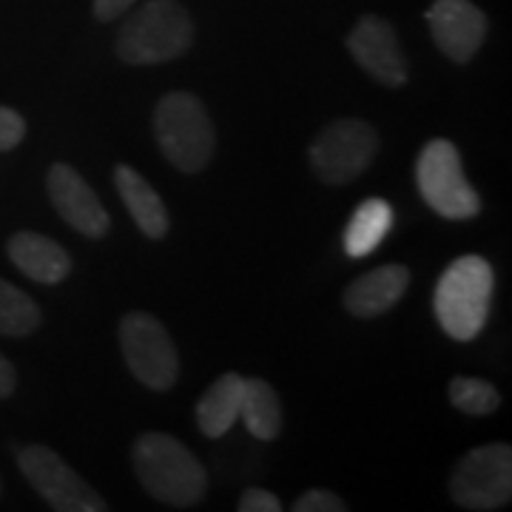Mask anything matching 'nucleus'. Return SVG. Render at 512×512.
I'll list each match as a JSON object with an SVG mask.
<instances>
[{
  "label": "nucleus",
  "mask_w": 512,
  "mask_h": 512,
  "mask_svg": "<svg viewBox=\"0 0 512 512\" xmlns=\"http://www.w3.org/2000/svg\"><path fill=\"white\" fill-rule=\"evenodd\" d=\"M134 473L154 501L191 510L208 493L200 458L168 433H146L134 444Z\"/></svg>",
  "instance_id": "obj_1"
},
{
  "label": "nucleus",
  "mask_w": 512,
  "mask_h": 512,
  "mask_svg": "<svg viewBox=\"0 0 512 512\" xmlns=\"http://www.w3.org/2000/svg\"><path fill=\"white\" fill-rule=\"evenodd\" d=\"M493 291V265L484 256H458L441 274L433 296L441 330L456 342H473L487 325Z\"/></svg>",
  "instance_id": "obj_2"
},
{
  "label": "nucleus",
  "mask_w": 512,
  "mask_h": 512,
  "mask_svg": "<svg viewBox=\"0 0 512 512\" xmlns=\"http://www.w3.org/2000/svg\"><path fill=\"white\" fill-rule=\"evenodd\" d=\"M194 43V20L180 0H148L120 26L117 57L128 66H157L183 57Z\"/></svg>",
  "instance_id": "obj_3"
},
{
  "label": "nucleus",
  "mask_w": 512,
  "mask_h": 512,
  "mask_svg": "<svg viewBox=\"0 0 512 512\" xmlns=\"http://www.w3.org/2000/svg\"><path fill=\"white\" fill-rule=\"evenodd\" d=\"M154 137L165 160L183 174H197L211 163L217 134L200 97L171 92L154 109Z\"/></svg>",
  "instance_id": "obj_4"
},
{
  "label": "nucleus",
  "mask_w": 512,
  "mask_h": 512,
  "mask_svg": "<svg viewBox=\"0 0 512 512\" xmlns=\"http://www.w3.org/2000/svg\"><path fill=\"white\" fill-rule=\"evenodd\" d=\"M416 183L424 202L444 220H473L481 214V197L470 185L461 154L450 140H430L416 163Z\"/></svg>",
  "instance_id": "obj_5"
},
{
  "label": "nucleus",
  "mask_w": 512,
  "mask_h": 512,
  "mask_svg": "<svg viewBox=\"0 0 512 512\" xmlns=\"http://www.w3.org/2000/svg\"><path fill=\"white\" fill-rule=\"evenodd\" d=\"M376 151H379V131L359 117H345L330 123L313 140L308 160L313 174L322 183L348 185L370 168Z\"/></svg>",
  "instance_id": "obj_6"
},
{
  "label": "nucleus",
  "mask_w": 512,
  "mask_h": 512,
  "mask_svg": "<svg viewBox=\"0 0 512 512\" xmlns=\"http://www.w3.org/2000/svg\"><path fill=\"white\" fill-rule=\"evenodd\" d=\"M120 348L131 376L148 390H171L180 376V356L168 330L151 313L134 311L120 322Z\"/></svg>",
  "instance_id": "obj_7"
},
{
  "label": "nucleus",
  "mask_w": 512,
  "mask_h": 512,
  "mask_svg": "<svg viewBox=\"0 0 512 512\" xmlns=\"http://www.w3.org/2000/svg\"><path fill=\"white\" fill-rule=\"evenodd\" d=\"M450 495L458 507L473 512L501 510L512 495L510 444H484L461 458L450 478Z\"/></svg>",
  "instance_id": "obj_8"
},
{
  "label": "nucleus",
  "mask_w": 512,
  "mask_h": 512,
  "mask_svg": "<svg viewBox=\"0 0 512 512\" xmlns=\"http://www.w3.org/2000/svg\"><path fill=\"white\" fill-rule=\"evenodd\" d=\"M18 470L35 493L57 512H106L109 504L46 444L18 450Z\"/></svg>",
  "instance_id": "obj_9"
},
{
  "label": "nucleus",
  "mask_w": 512,
  "mask_h": 512,
  "mask_svg": "<svg viewBox=\"0 0 512 512\" xmlns=\"http://www.w3.org/2000/svg\"><path fill=\"white\" fill-rule=\"evenodd\" d=\"M46 191H49V200L60 214V220L74 228L77 234L92 239H103L109 234V211L103 208V202L92 191V185L86 183L72 165H52L46 174Z\"/></svg>",
  "instance_id": "obj_10"
},
{
  "label": "nucleus",
  "mask_w": 512,
  "mask_h": 512,
  "mask_svg": "<svg viewBox=\"0 0 512 512\" xmlns=\"http://www.w3.org/2000/svg\"><path fill=\"white\" fill-rule=\"evenodd\" d=\"M348 52L373 80L382 86H404L407 83V57L393 26L379 15H365L348 35Z\"/></svg>",
  "instance_id": "obj_11"
},
{
  "label": "nucleus",
  "mask_w": 512,
  "mask_h": 512,
  "mask_svg": "<svg viewBox=\"0 0 512 512\" xmlns=\"http://www.w3.org/2000/svg\"><path fill=\"white\" fill-rule=\"evenodd\" d=\"M427 26L441 55L453 63H470L487 37V15L473 0H433Z\"/></svg>",
  "instance_id": "obj_12"
},
{
  "label": "nucleus",
  "mask_w": 512,
  "mask_h": 512,
  "mask_svg": "<svg viewBox=\"0 0 512 512\" xmlns=\"http://www.w3.org/2000/svg\"><path fill=\"white\" fill-rule=\"evenodd\" d=\"M410 288V271L404 265H382L350 282L342 302L345 311L356 319H373L387 313Z\"/></svg>",
  "instance_id": "obj_13"
},
{
  "label": "nucleus",
  "mask_w": 512,
  "mask_h": 512,
  "mask_svg": "<svg viewBox=\"0 0 512 512\" xmlns=\"http://www.w3.org/2000/svg\"><path fill=\"white\" fill-rule=\"evenodd\" d=\"M6 254L20 274H26L40 285H60L72 274L69 251L46 234L37 231H18L6 242Z\"/></svg>",
  "instance_id": "obj_14"
},
{
  "label": "nucleus",
  "mask_w": 512,
  "mask_h": 512,
  "mask_svg": "<svg viewBox=\"0 0 512 512\" xmlns=\"http://www.w3.org/2000/svg\"><path fill=\"white\" fill-rule=\"evenodd\" d=\"M114 185L120 191V200L128 208L131 220L137 222V228L146 234L148 239H163L168 234V211H165L160 194L151 188L146 177L131 168V165L120 163L114 168Z\"/></svg>",
  "instance_id": "obj_15"
},
{
  "label": "nucleus",
  "mask_w": 512,
  "mask_h": 512,
  "mask_svg": "<svg viewBox=\"0 0 512 512\" xmlns=\"http://www.w3.org/2000/svg\"><path fill=\"white\" fill-rule=\"evenodd\" d=\"M242 387H245V379L239 373H222L220 379L202 393V399L197 402V424L208 439H220L234 427V421L239 419Z\"/></svg>",
  "instance_id": "obj_16"
},
{
  "label": "nucleus",
  "mask_w": 512,
  "mask_h": 512,
  "mask_svg": "<svg viewBox=\"0 0 512 512\" xmlns=\"http://www.w3.org/2000/svg\"><path fill=\"white\" fill-rule=\"evenodd\" d=\"M390 228H393L390 202L379 200V197L359 202V208L353 211V217L348 222V231H345V251L353 259L373 254L387 239Z\"/></svg>",
  "instance_id": "obj_17"
},
{
  "label": "nucleus",
  "mask_w": 512,
  "mask_h": 512,
  "mask_svg": "<svg viewBox=\"0 0 512 512\" xmlns=\"http://www.w3.org/2000/svg\"><path fill=\"white\" fill-rule=\"evenodd\" d=\"M239 419L245 421L248 433L259 441H274L282 430V404L271 384L265 379H245Z\"/></svg>",
  "instance_id": "obj_18"
},
{
  "label": "nucleus",
  "mask_w": 512,
  "mask_h": 512,
  "mask_svg": "<svg viewBox=\"0 0 512 512\" xmlns=\"http://www.w3.org/2000/svg\"><path fill=\"white\" fill-rule=\"evenodd\" d=\"M43 322L37 302L0 276V336L23 339L32 336Z\"/></svg>",
  "instance_id": "obj_19"
},
{
  "label": "nucleus",
  "mask_w": 512,
  "mask_h": 512,
  "mask_svg": "<svg viewBox=\"0 0 512 512\" xmlns=\"http://www.w3.org/2000/svg\"><path fill=\"white\" fill-rule=\"evenodd\" d=\"M447 393H450V402L467 416H490L501 404L498 387L487 379H476V376H456L447 387Z\"/></svg>",
  "instance_id": "obj_20"
},
{
  "label": "nucleus",
  "mask_w": 512,
  "mask_h": 512,
  "mask_svg": "<svg viewBox=\"0 0 512 512\" xmlns=\"http://www.w3.org/2000/svg\"><path fill=\"white\" fill-rule=\"evenodd\" d=\"M348 504L330 490H308L293 501V512H345Z\"/></svg>",
  "instance_id": "obj_21"
},
{
  "label": "nucleus",
  "mask_w": 512,
  "mask_h": 512,
  "mask_svg": "<svg viewBox=\"0 0 512 512\" xmlns=\"http://www.w3.org/2000/svg\"><path fill=\"white\" fill-rule=\"evenodd\" d=\"M26 137V120L9 106H0V151L18 148Z\"/></svg>",
  "instance_id": "obj_22"
},
{
  "label": "nucleus",
  "mask_w": 512,
  "mask_h": 512,
  "mask_svg": "<svg viewBox=\"0 0 512 512\" xmlns=\"http://www.w3.org/2000/svg\"><path fill=\"white\" fill-rule=\"evenodd\" d=\"M282 501L274 493L262 490V487H251L239 498V512H279Z\"/></svg>",
  "instance_id": "obj_23"
},
{
  "label": "nucleus",
  "mask_w": 512,
  "mask_h": 512,
  "mask_svg": "<svg viewBox=\"0 0 512 512\" xmlns=\"http://www.w3.org/2000/svg\"><path fill=\"white\" fill-rule=\"evenodd\" d=\"M137 0H94L92 9H94V18L103 20V23H109V20H117L126 15L128 9L134 6Z\"/></svg>",
  "instance_id": "obj_24"
},
{
  "label": "nucleus",
  "mask_w": 512,
  "mask_h": 512,
  "mask_svg": "<svg viewBox=\"0 0 512 512\" xmlns=\"http://www.w3.org/2000/svg\"><path fill=\"white\" fill-rule=\"evenodd\" d=\"M15 387H18V370L0 353V402L9 399L15 393Z\"/></svg>",
  "instance_id": "obj_25"
}]
</instances>
